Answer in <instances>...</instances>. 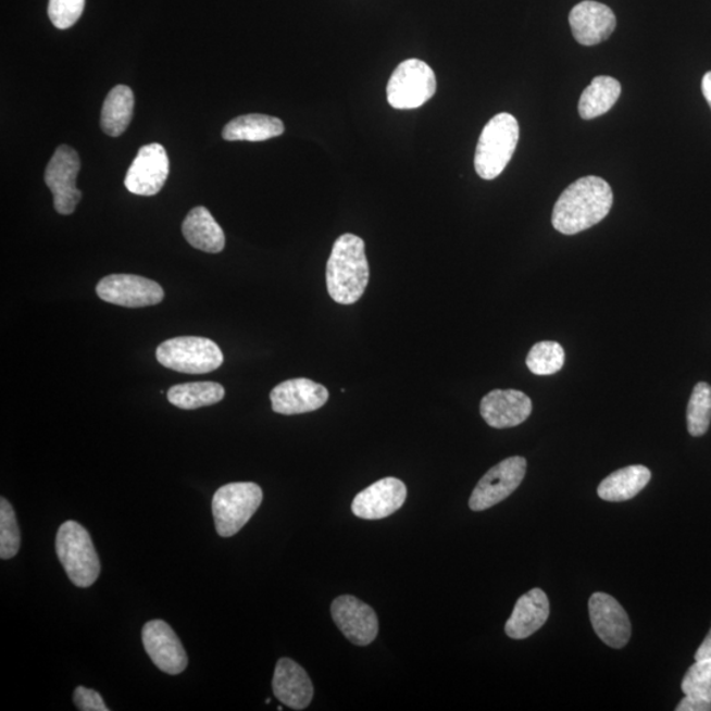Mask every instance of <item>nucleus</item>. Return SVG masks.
Returning <instances> with one entry per match:
<instances>
[{"label":"nucleus","instance_id":"nucleus-10","mask_svg":"<svg viewBox=\"0 0 711 711\" xmlns=\"http://www.w3.org/2000/svg\"><path fill=\"white\" fill-rule=\"evenodd\" d=\"M97 295L109 302L123 308H148L162 302L164 290L158 283L134 274H111L99 280Z\"/></svg>","mask_w":711,"mask_h":711},{"label":"nucleus","instance_id":"nucleus-4","mask_svg":"<svg viewBox=\"0 0 711 711\" xmlns=\"http://www.w3.org/2000/svg\"><path fill=\"white\" fill-rule=\"evenodd\" d=\"M520 140V124L513 115L502 112L486 124L479 136L474 167L479 177L495 179L508 166Z\"/></svg>","mask_w":711,"mask_h":711},{"label":"nucleus","instance_id":"nucleus-18","mask_svg":"<svg viewBox=\"0 0 711 711\" xmlns=\"http://www.w3.org/2000/svg\"><path fill=\"white\" fill-rule=\"evenodd\" d=\"M570 24L576 41L592 47L609 39L614 33L616 18L608 5L585 0L571 11Z\"/></svg>","mask_w":711,"mask_h":711},{"label":"nucleus","instance_id":"nucleus-8","mask_svg":"<svg viewBox=\"0 0 711 711\" xmlns=\"http://www.w3.org/2000/svg\"><path fill=\"white\" fill-rule=\"evenodd\" d=\"M526 471L527 461L521 457L509 458L492 466L474 488L470 508L473 511H484L507 500L520 488Z\"/></svg>","mask_w":711,"mask_h":711},{"label":"nucleus","instance_id":"nucleus-25","mask_svg":"<svg viewBox=\"0 0 711 711\" xmlns=\"http://www.w3.org/2000/svg\"><path fill=\"white\" fill-rule=\"evenodd\" d=\"M621 92V84L615 78L596 77L579 98V116L584 121H591V118L607 114L619 101Z\"/></svg>","mask_w":711,"mask_h":711},{"label":"nucleus","instance_id":"nucleus-22","mask_svg":"<svg viewBox=\"0 0 711 711\" xmlns=\"http://www.w3.org/2000/svg\"><path fill=\"white\" fill-rule=\"evenodd\" d=\"M651 479L645 465H632L611 473L598 486V496L608 502H625L639 495Z\"/></svg>","mask_w":711,"mask_h":711},{"label":"nucleus","instance_id":"nucleus-12","mask_svg":"<svg viewBox=\"0 0 711 711\" xmlns=\"http://www.w3.org/2000/svg\"><path fill=\"white\" fill-rule=\"evenodd\" d=\"M335 625L351 644L370 646L378 635L376 611L353 596H340L330 604Z\"/></svg>","mask_w":711,"mask_h":711},{"label":"nucleus","instance_id":"nucleus-34","mask_svg":"<svg viewBox=\"0 0 711 711\" xmlns=\"http://www.w3.org/2000/svg\"><path fill=\"white\" fill-rule=\"evenodd\" d=\"M707 659H711V629L695 654L696 661Z\"/></svg>","mask_w":711,"mask_h":711},{"label":"nucleus","instance_id":"nucleus-6","mask_svg":"<svg viewBox=\"0 0 711 711\" xmlns=\"http://www.w3.org/2000/svg\"><path fill=\"white\" fill-rule=\"evenodd\" d=\"M155 358L167 370L186 374L214 372L224 360L216 342L201 336H179L161 342Z\"/></svg>","mask_w":711,"mask_h":711},{"label":"nucleus","instance_id":"nucleus-28","mask_svg":"<svg viewBox=\"0 0 711 711\" xmlns=\"http://www.w3.org/2000/svg\"><path fill=\"white\" fill-rule=\"evenodd\" d=\"M565 352L559 342L540 341L528 352L526 364L536 376H551L563 367Z\"/></svg>","mask_w":711,"mask_h":711},{"label":"nucleus","instance_id":"nucleus-7","mask_svg":"<svg viewBox=\"0 0 711 711\" xmlns=\"http://www.w3.org/2000/svg\"><path fill=\"white\" fill-rule=\"evenodd\" d=\"M436 92V77L426 62L411 59L399 64L388 84V102L392 109L414 110L428 102Z\"/></svg>","mask_w":711,"mask_h":711},{"label":"nucleus","instance_id":"nucleus-14","mask_svg":"<svg viewBox=\"0 0 711 711\" xmlns=\"http://www.w3.org/2000/svg\"><path fill=\"white\" fill-rule=\"evenodd\" d=\"M142 645L153 664L167 675H179L187 669V654L183 644L166 622L155 620L142 627Z\"/></svg>","mask_w":711,"mask_h":711},{"label":"nucleus","instance_id":"nucleus-31","mask_svg":"<svg viewBox=\"0 0 711 711\" xmlns=\"http://www.w3.org/2000/svg\"><path fill=\"white\" fill-rule=\"evenodd\" d=\"M85 9V0H49L48 15L53 26L67 29L79 21Z\"/></svg>","mask_w":711,"mask_h":711},{"label":"nucleus","instance_id":"nucleus-1","mask_svg":"<svg viewBox=\"0 0 711 711\" xmlns=\"http://www.w3.org/2000/svg\"><path fill=\"white\" fill-rule=\"evenodd\" d=\"M613 205V190L607 180L589 176L567 186L552 212L554 229L576 235L595 227L608 216Z\"/></svg>","mask_w":711,"mask_h":711},{"label":"nucleus","instance_id":"nucleus-15","mask_svg":"<svg viewBox=\"0 0 711 711\" xmlns=\"http://www.w3.org/2000/svg\"><path fill=\"white\" fill-rule=\"evenodd\" d=\"M408 488L401 479L386 477L354 497L352 513L361 520L377 521L395 514L407 501Z\"/></svg>","mask_w":711,"mask_h":711},{"label":"nucleus","instance_id":"nucleus-23","mask_svg":"<svg viewBox=\"0 0 711 711\" xmlns=\"http://www.w3.org/2000/svg\"><path fill=\"white\" fill-rule=\"evenodd\" d=\"M283 121L261 114L242 115L230 121L223 129L227 141H265L284 134Z\"/></svg>","mask_w":711,"mask_h":711},{"label":"nucleus","instance_id":"nucleus-2","mask_svg":"<svg viewBox=\"0 0 711 711\" xmlns=\"http://www.w3.org/2000/svg\"><path fill=\"white\" fill-rule=\"evenodd\" d=\"M327 290L336 303L353 304L370 283V264L361 237L345 234L335 241L327 263Z\"/></svg>","mask_w":711,"mask_h":711},{"label":"nucleus","instance_id":"nucleus-11","mask_svg":"<svg viewBox=\"0 0 711 711\" xmlns=\"http://www.w3.org/2000/svg\"><path fill=\"white\" fill-rule=\"evenodd\" d=\"M170 176V158L165 148L152 142L140 148L129 166L124 185L136 196L152 197L164 187Z\"/></svg>","mask_w":711,"mask_h":711},{"label":"nucleus","instance_id":"nucleus-27","mask_svg":"<svg viewBox=\"0 0 711 711\" xmlns=\"http://www.w3.org/2000/svg\"><path fill=\"white\" fill-rule=\"evenodd\" d=\"M688 432L691 436H702L708 433L711 422V386L700 383L695 386L686 411Z\"/></svg>","mask_w":711,"mask_h":711},{"label":"nucleus","instance_id":"nucleus-5","mask_svg":"<svg viewBox=\"0 0 711 711\" xmlns=\"http://www.w3.org/2000/svg\"><path fill=\"white\" fill-rule=\"evenodd\" d=\"M263 490L254 483L222 486L212 498V514L222 538H230L247 525L263 502Z\"/></svg>","mask_w":711,"mask_h":711},{"label":"nucleus","instance_id":"nucleus-13","mask_svg":"<svg viewBox=\"0 0 711 711\" xmlns=\"http://www.w3.org/2000/svg\"><path fill=\"white\" fill-rule=\"evenodd\" d=\"M592 628L604 645L621 650L632 638V622L626 610L607 592L597 591L589 600Z\"/></svg>","mask_w":711,"mask_h":711},{"label":"nucleus","instance_id":"nucleus-26","mask_svg":"<svg viewBox=\"0 0 711 711\" xmlns=\"http://www.w3.org/2000/svg\"><path fill=\"white\" fill-rule=\"evenodd\" d=\"M226 395L221 384L191 383L172 386L167 399L178 409L196 410L221 402Z\"/></svg>","mask_w":711,"mask_h":711},{"label":"nucleus","instance_id":"nucleus-29","mask_svg":"<svg viewBox=\"0 0 711 711\" xmlns=\"http://www.w3.org/2000/svg\"><path fill=\"white\" fill-rule=\"evenodd\" d=\"M21 528L11 503L4 497L0 498V558L10 560L21 550Z\"/></svg>","mask_w":711,"mask_h":711},{"label":"nucleus","instance_id":"nucleus-19","mask_svg":"<svg viewBox=\"0 0 711 711\" xmlns=\"http://www.w3.org/2000/svg\"><path fill=\"white\" fill-rule=\"evenodd\" d=\"M273 694L290 709L304 710L314 697V686L301 665L295 660L279 659L273 676Z\"/></svg>","mask_w":711,"mask_h":711},{"label":"nucleus","instance_id":"nucleus-17","mask_svg":"<svg viewBox=\"0 0 711 711\" xmlns=\"http://www.w3.org/2000/svg\"><path fill=\"white\" fill-rule=\"evenodd\" d=\"M479 413L492 428H511L528 420L533 402L523 391L497 389L483 398Z\"/></svg>","mask_w":711,"mask_h":711},{"label":"nucleus","instance_id":"nucleus-16","mask_svg":"<svg viewBox=\"0 0 711 711\" xmlns=\"http://www.w3.org/2000/svg\"><path fill=\"white\" fill-rule=\"evenodd\" d=\"M328 390L309 378L288 379L271 392L274 413L297 415L320 410L328 401Z\"/></svg>","mask_w":711,"mask_h":711},{"label":"nucleus","instance_id":"nucleus-35","mask_svg":"<svg viewBox=\"0 0 711 711\" xmlns=\"http://www.w3.org/2000/svg\"><path fill=\"white\" fill-rule=\"evenodd\" d=\"M702 92L711 109V72L704 74L702 79Z\"/></svg>","mask_w":711,"mask_h":711},{"label":"nucleus","instance_id":"nucleus-30","mask_svg":"<svg viewBox=\"0 0 711 711\" xmlns=\"http://www.w3.org/2000/svg\"><path fill=\"white\" fill-rule=\"evenodd\" d=\"M684 695L698 696L711 702V659L698 660L685 673L682 683Z\"/></svg>","mask_w":711,"mask_h":711},{"label":"nucleus","instance_id":"nucleus-24","mask_svg":"<svg viewBox=\"0 0 711 711\" xmlns=\"http://www.w3.org/2000/svg\"><path fill=\"white\" fill-rule=\"evenodd\" d=\"M135 98L128 86L118 85L103 103L101 126L105 135L117 137L126 133L134 116Z\"/></svg>","mask_w":711,"mask_h":711},{"label":"nucleus","instance_id":"nucleus-20","mask_svg":"<svg viewBox=\"0 0 711 711\" xmlns=\"http://www.w3.org/2000/svg\"><path fill=\"white\" fill-rule=\"evenodd\" d=\"M548 616L550 601L545 591L535 588L517 600L513 614L504 626V633L511 639H526L546 625Z\"/></svg>","mask_w":711,"mask_h":711},{"label":"nucleus","instance_id":"nucleus-33","mask_svg":"<svg viewBox=\"0 0 711 711\" xmlns=\"http://www.w3.org/2000/svg\"><path fill=\"white\" fill-rule=\"evenodd\" d=\"M711 702L702 697L685 695L676 711H710Z\"/></svg>","mask_w":711,"mask_h":711},{"label":"nucleus","instance_id":"nucleus-32","mask_svg":"<svg viewBox=\"0 0 711 711\" xmlns=\"http://www.w3.org/2000/svg\"><path fill=\"white\" fill-rule=\"evenodd\" d=\"M74 704L80 711H109L110 709L105 707L103 698L98 691L85 688V686H78L74 690L73 696Z\"/></svg>","mask_w":711,"mask_h":711},{"label":"nucleus","instance_id":"nucleus-9","mask_svg":"<svg viewBox=\"0 0 711 711\" xmlns=\"http://www.w3.org/2000/svg\"><path fill=\"white\" fill-rule=\"evenodd\" d=\"M79 171V155L68 146H61L49 161L46 184L52 191L54 209L61 215L73 214L83 198L76 186Z\"/></svg>","mask_w":711,"mask_h":711},{"label":"nucleus","instance_id":"nucleus-21","mask_svg":"<svg viewBox=\"0 0 711 711\" xmlns=\"http://www.w3.org/2000/svg\"><path fill=\"white\" fill-rule=\"evenodd\" d=\"M183 234L191 247L208 253H220L226 246V236L214 216L205 208L192 209L183 224Z\"/></svg>","mask_w":711,"mask_h":711},{"label":"nucleus","instance_id":"nucleus-3","mask_svg":"<svg viewBox=\"0 0 711 711\" xmlns=\"http://www.w3.org/2000/svg\"><path fill=\"white\" fill-rule=\"evenodd\" d=\"M55 552L68 579L78 588H89L101 575V561L91 536L79 523L67 521L61 525Z\"/></svg>","mask_w":711,"mask_h":711}]
</instances>
